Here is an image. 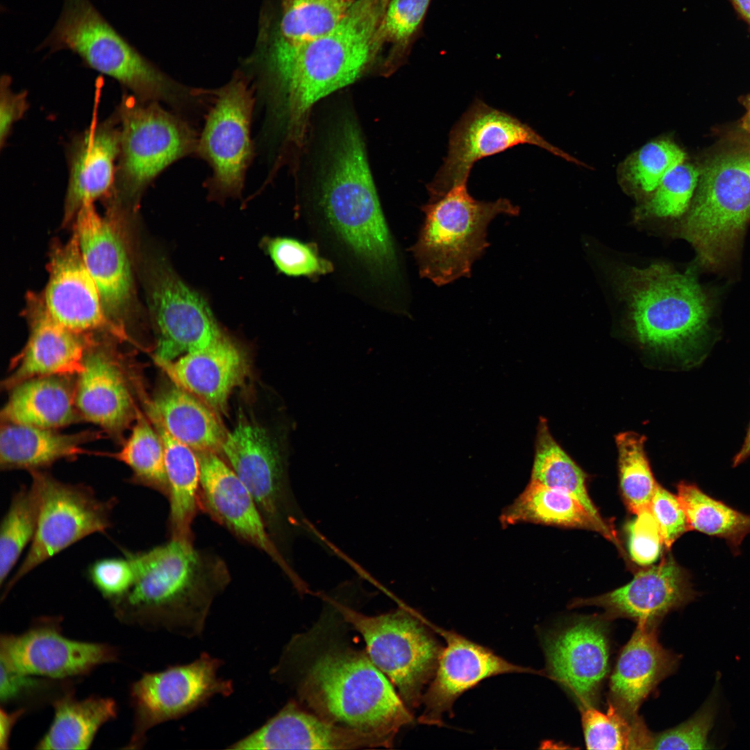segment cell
Here are the masks:
<instances>
[{
    "mask_svg": "<svg viewBox=\"0 0 750 750\" xmlns=\"http://www.w3.org/2000/svg\"><path fill=\"white\" fill-rule=\"evenodd\" d=\"M684 152L667 139L652 140L630 155L620 167L623 185L639 197L647 199L672 168L685 160Z\"/></svg>",
    "mask_w": 750,
    "mask_h": 750,
    "instance_id": "42",
    "label": "cell"
},
{
    "mask_svg": "<svg viewBox=\"0 0 750 750\" xmlns=\"http://www.w3.org/2000/svg\"><path fill=\"white\" fill-rule=\"evenodd\" d=\"M680 658L659 643L656 622H638L610 676L609 704L627 720L640 719V705L661 681L676 671Z\"/></svg>",
    "mask_w": 750,
    "mask_h": 750,
    "instance_id": "27",
    "label": "cell"
},
{
    "mask_svg": "<svg viewBox=\"0 0 750 750\" xmlns=\"http://www.w3.org/2000/svg\"><path fill=\"white\" fill-rule=\"evenodd\" d=\"M12 79L5 74L0 82V146L2 149L11 133L15 122L22 119L29 104L25 91L15 92L11 88Z\"/></svg>",
    "mask_w": 750,
    "mask_h": 750,
    "instance_id": "51",
    "label": "cell"
},
{
    "mask_svg": "<svg viewBox=\"0 0 750 750\" xmlns=\"http://www.w3.org/2000/svg\"><path fill=\"white\" fill-rule=\"evenodd\" d=\"M49 257V278L42 296L53 317L79 335L105 330L125 338L126 332L114 325L104 312L75 231L66 242L55 241Z\"/></svg>",
    "mask_w": 750,
    "mask_h": 750,
    "instance_id": "20",
    "label": "cell"
},
{
    "mask_svg": "<svg viewBox=\"0 0 750 750\" xmlns=\"http://www.w3.org/2000/svg\"><path fill=\"white\" fill-rule=\"evenodd\" d=\"M167 431L195 452L220 453L227 431L217 412L174 383L148 404Z\"/></svg>",
    "mask_w": 750,
    "mask_h": 750,
    "instance_id": "31",
    "label": "cell"
},
{
    "mask_svg": "<svg viewBox=\"0 0 750 750\" xmlns=\"http://www.w3.org/2000/svg\"><path fill=\"white\" fill-rule=\"evenodd\" d=\"M196 453L200 467L199 509L268 556L300 594L308 593V584L273 541L253 497L229 465L217 453Z\"/></svg>",
    "mask_w": 750,
    "mask_h": 750,
    "instance_id": "18",
    "label": "cell"
},
{
    "mask_svg": "<svg viewBox=\"0 0 750 750\" xmlns=\"http://www.w3.org/2000/svg\"><path fill=\"white\" fill-rule=\"evenodd\" d=\"M356 0H285L278 33L272 43L295 46L335 28Z\"/></svg>",
    "mask_w": 750,
    "mask_h": 750,
    "instance_id": "39",
    "label": "cell"
},
{
    "mask_svg": "<svg viewBox=\"0 0 750 750\" xmlns=\"http://www.w3.org/2000/svg\"><path fill=\"white\" fill-rule=\"evenodd\" d=\"M30 473L39 497L37 530L4 594L48 559L92 534L105 533L112 524L115 499L101 500L89 486L62 482L44 470Z\"/></svg>",
    "mask_w": 750,
    "mask_h": 750,
    "instance_id": "13",
    "label": "cell"
},
{
    "mask_svg": "<svg viewBox=\"0 0 750 750\" xmlns=\"http://www.w3.org/2000/svg\"><path fill=\"white\" fill-rule=\"evenodd\" d=\"M428 625L445 640L434 676L424 693V708L418 721L427 725L442 726V717L451 712L453 703L465 691L490 676L506 673H535L527 667L512 664L490 649L461 635Z\"/></svg>",
    "mask_w": 750,
    "mask_h": 750,
    "instance_id": "22",
    "label": "cell"
},
{
    "mask_svg": "<svg viewBox=\"0 0 750 750\" xmlns=\"http://www.w3.org/2000/svg\"><path fill=\"white\" fill-rule=\"evenodd\" d=\"M124 209L109 201L106 214L101 215L94 203H87L78 212L74 226L104 312L124 331L126 323L140 312L130 246L120 224Z\"/></svg>",
    "mask_w": 750,
    "mask_h": 750,
    "instance_id": "15",
    "label": "cell"
},
{
    "mask_svg": "<svg viewBox=\"0 0 750 750\" xmlns=\"http://www.w3.org/2000/svg\"><path fill=\"white\" fill-rule=\"evenodd\" d=\"M52 723L37 745L38 749H88L99 728L117 715L110 698L78 700L70 694L53 703Z\"/></svg>",
    "mask_w": 750,
    "mask_h": 750,
    "instance_id": "35",
    "label": "cell"
},
{
    "mask_svg": "<svg viewBox=\"0 0 750 750\" xmlns=\"http://www.w3.org/2000/svg\"><path fill=\"white\" fill-rule=\"evenodd\" d=\"M24 316L29 336L21 352L12 362L11 372L3 382L11 390L33 378L80 374L84 369L85 335L77 334L56 320L49 312L43 296L26 295Z\"/></svg>",
    "mask_w": 750,
    "mask_h": 750,
    "instance_id": "24",
    "label": "cell"
},
{
    "mask_svg": "<svg viewBox=\"0 0 750 750\" xmlns=\"http://www.w3.org/2000/svg\"><path fill=\"white\" fill-rule=\"evenodd\" d=\"M119 123V153L109 197L135 212L142 195L170 165L197 153L198 136L178 113L160 103L124 94L115 111Z\"/></svg>",
    "mask_w": 750,
    "mask_h": 750,
    "instance_id": "10",
    "label": "cell"
},
{
    "mask_svg": "<svg viewBox=\"0 0 750 750\" xmlns=\"http://www.w3.org/2000/svg\"><path fill=\"white\" fill-rule=\"evenodd\" d=\"M503 526L534 523L599 533L619 547L613 530L599 524L572 494L529 481L524 490L502 512Z\"/></svg>",
    "mask_w": 750,
    "mask_h": 750,
    "instance_id": "34",
    "label": "cell"
},
{
    "mask_svg": "<svg viewBox=\"0 0 750 750\" xmlns=\"http://www.w3.org/2000/svg\"><path fill=\"white\" fill-rule=\"evenodd\" d=\"M634 515L626 527L629 555L638 565L649 566L659 558L664 541L649 508Z\"/></svg>",
    "mask_w": 750,
    "mask_h": 750,
    "instance_id": "48",
    "label": "cell"
},
{
    "mask_svg": "<svg viewBox=\"0 0 750 750\" xmlns=\"http://www.w3.org/2000/svg\"><path fill=\"white\" fill-rule=\"evenodd\" d=\"M606 617H581L547 633L543 648L549 677L577 701L593 706L609 669Z\"/></svg>",
    "mask_w": 750,
    "mask_h": 750,
    "instance_id": "19",
    "label": "cell"
},
{
    "mask_svg": "<svg viewBox=\"0 0 750 750\" xmlns=\"http://www.w3.org/2000/svg\"><path fill=\"white\" fill-rule=\"evenodd\" d=\"M88 577L94 588L112 602L131 589L135 581V571L126 556L124 558H105L89 566Z\"/></svg>",
    "mask_w": 750,
    "mask_h": 750,
    "instance_id": "49",
    "label": "cell"
},
{
    "mask_svg": "<svg viewBox=\"0 0 750 750\" xmlns=\"http://www.w3.org/2000/svg\"><path fill=\"white\" fill-rule=\"evenodd\" d=\"M535 145L567 161L584 165L552 145L528 124L476 99L451 129L443 163L428 185L429 196L467 183L474 163L519 144Z\"/></svg>",
    "mask_w": 750,
    "mask_h": 750,
    "instance_id": "16",
    "label": "cell"
},
{
    "mask_svg": "<svg viewBox=\"0 0 750 750\" xmlns=\"http://www.w3.org/2000/svg\"><path fill=\"white\" fill-rule=\"evenodd\" d=\"M155 361L173 383L222 413L226 412L231 394L249 372L244 351L225 334L209 347L176 360Z\"/></svg>",
    "mask_w": 750,
    "mask_h": 750,
    "instance_id": "28",
    "label": "cell"
},
{
    "mask_svg": "<svg viewBox=\"0 0 750 750\" xmlns=\"http://www.w3.org/2000/svg\"><path fill=\"white\" fill-rule=\"evenodd\" d=\"M750 220V154L731 153L703 170L678 235L694 248L699 264L722 271L737 258Z\"/></svg>",
    "mask_w": 750,
    "mask_h": 750,
    "instance_id": "9",
    "label": "cell"
},
{
    "mask_svg": "<svg viewBox=\"0 0 750 750\" xmlns=\"http://www.w3.org/2000/svg\"><path fill=\"white\" fill-rule=\"evenodd\" d=\"M699 171L684 162L664 176L656 190L640 208L643 217L676 218L686 213L697 187Z\"/></svg>",
    "mask_w": 750,
    "mask_h": 750,
    "instance_id": "44",
    "label": "cell"
},
{
    "mask_svg": "<svg viewBox=\"0 0 750 750\" xmlns=\"http://www.w3.org/2000/svg\"><path fill=\"white\" fill-rule=\"evenodd\" d=\"M260 244L278 271L287 276L313 278L333 270L332 262L319 255L315 244L286 237L266 236Z\"/></svg>",
    "mask_w": 750,
    "mask_h": 750,
    "instance_id": "45",
    "label": "cell"
},
{
    "mask_svg": "<svg viewBox=\"0 0 750 750\" xmlns=\"http://www.w3.org/2000/svg\"><path fill=\"white\" fill-rule=\"evenodd\" d=\"M110 645L65 637L56 622H42L17 635L1 638L0 660L26 674L64 678L88 674L96 667L115 661Z\"/></svg>",
    "mask_w": 750,
    "mask_h": 750,
    "instance_id": "21",
    "label": "cell"
},
{
    "mask_svg": "<svg viewBox=\"0 0 750 750\" xmlns=\"http://www.w3.org/2000/svg\"><path fill=\"white\" fill-rule=\"evenodd\" d=\"M78 376L75 402L81 415L119 435L135 419L138 409L117 362L102 350L86 351L84 369Z\"/></svg>",
    "mask_w": 750,
    "mask_h": 750,
    "instance_id": "29",
    "label": "cell"
},
{
    "mask_svg": "<svg viewBox=\"0 0 750 750\" xmlns=\"http://www.w3.org/2000/svg\"><path fill=\"white\" fill-rule=\"evenodd\" d=\"M750 457V422L744 442L733 459V467H737Z\"/></svg>",
    "mask_w": 750,
    "mask_h": 750,
    "instance_id": "54",
    "label": "cell"
},
{
    "mask_svg": "<svg viewBox=\"0 0 750 750\" xmlns=\"http://www.w3.org/2000/svg\"><path fill=\"white\" fill-rule=\"evenodd\" d=\"M735 6L750 24V0H733Z\"/></svg>",
    "mask_w": 750,
    "mask_h": 750,
    "instance_id": "55",
    "label": "cell"
},
{
    "mask_svg": "<svg viewBox=\"0 0 750 750\" xmlns=\"http://www.w3.org/2000/svg\"><path fill=\"white\" fill-rule=\"evenodd\" d=\"M430 1L390 0L375 34V53L385 43L405 47L419 27Z\"/></svg>",
    "mask_w": 750,
    "mask_h": 750,
    "instance_id": "47",
    "label": "cell"
},
{
    "mask_svg": "<svg viewBox=\"0 0 750 750\" xmlns=\"http://www.w3.org/2000/svg\"><path fill=\"white\" fill-rule=\"evenodd\" d=\"M320 203L335 232L374 274L388 275L397 258L359 128L351 119L331 134Z\"/></svg>",
    "mask_w": 750,
    "mask_h": 750,
    "instance_id": "3",
    "label": "cell"
},
{
    "mask_svg": "<svg viewBox=\"0 0 750 750\" xmlns=\"http://www.w3.org/2000/svg\"><path fill=\"white\" fill-rule=\"evenodd\" d=\"M717 688H714L701 708L687 721L653 735L651 749H710L708 735L717 712Z\"/></svg>",
    "mask_w": 750,
    "mask_h": 750,
    "instance_id": "46",
    "label": "cell"
},
{
    "mask_svg": "<svg viewBox=\"0 0 750 750\" xmlns=\"http://www.w3.org/2000/svg\"><path fill=\"white\" fill-rule=\"evenodd\" d=\"M213 94L196 153L211 169L206 184L210 199L222 201L239 197L244 188L253 155L251 125L255 99L241 74Z\"/></svg>",
    "mask_w": 750,
    "mask_h": 750,
    "instance_id": "14",
    "label": "cell"
},
{
    "mask_svg": "<svg viewBox=\"0 0 750 750\" xmlns=\"http://www.w3.org/2000/svg\"><path fill=\"white\" fill-rule=\"evenodd\" d=\"M300 700L332 724L392 742L412 716L367 652L329 649L316 657L298 685Z\"/></svg>",
    "mask_w": 750,
    "mask_h": 750,
    "instance_id": "4",
    "label": "cell"
},
{
    "mask_svg": "<svg viewBox=\"0 0 750 750\" xmlns=\"http://www.w3.org/2000/svg\"><path fill=\"white\" fill-rule=\"evenodd\" d=\"M119 143L120 128L115 111L72 140L67 153L69 179L64 225L74 220L84 205L110 195L115 179Z\"/></svg>",
    "mask_w": 750,
    "mask_h": 750,
    "instance_id": "25",
    "label": "cell"
},
{
    "mask_svg": "<svg viewBox=\"0 0 750 750\" xmlns=\"http://www.w3.org/2000/svg\"><path fill=\"white\" fill-rule=\"evenodd\" d=\"M676 489L690 530L724 539L738 555L743 540L750 534V515L710 497L694 483L681 481Z\"/></svg>",
    "mask_w": 750,
    "mask_h": 750,
    "instance_id": "37",
    "label": "cell"
},
{
    "mask_svg": "<svg viewBox=\"0 0 750 750\" xmlns=\"http://www.w3.org/2000/svg\"><path fill=\"white\" fill-rule=\"evenodd\" d=\"M613 272L640 342L680 355L704 339L710 305L693 272L681 273L661 262L644 268L618 266Z\"/></svg>",
    "mask_w": 750,
    "mask_h": 750,
    "instance_id": "5",
    "label": "cell"
},
{
    "mask_svg": "<svg viewBox=\"0 0 750 750\" xmlns=\"http://www.w3.org/2000/svg\"><path fill=\"white\" fill-rule=\"evenodd\" d=\"M100 438L99 431L64 434L55 429L2 422L0 467L6 471L44 470L60 460L88 453L83 445Z\"/></svg>",
    "mask_w": 750,
    "mask_h": 750,
    "instance_id": "30",
    "label": "cell"
},
{
    "mask_svg": "<svg viewBox=\"0 0 750 750\" xmlns=\"http://www.w3.org/2000/svg\"><path fill=\"white\" fill-rule=\"evenodd\" d=\"M742 128L747 132L750 133V106L749 108L743 119Z\"/></svg>",
    "mask_w": 750,
    "mask_h": 750,
    "instance_id": "56",
    "label": "cell"
},
{
    "mask_svg": "<svg viewBox=\"0 0 750 750\" xmlns=\"http://www.w3.org/2000/svg\"><path fill=\"white\" fill-rule=\"evenodd\" d=\"M587 478L585 473L552 436L547 419L540 417L530 481L569 492L599 524L613 530L592 502L588 491Z\"/></svg>",
    "mask_w": 750,
    "mask_h": 750,
    "instance_id": "36",
    "label": "cell"
},
{
    "mask_svg": "<svg viewBox=\"0 0 750 750\" xmlns=\"http://www.w3.org/2000/svg\"><path fill=\"white\" fill-rule=\"evenodd\" d=\"M588 749H649L653 735L641 719L628 721L609 704L607 714L593 706L581 709Z\"/></svg>",
    "mask_w": 750,
    "mask_h": 750,
    "instance_id": "43",
    "label": "cell"
},
{
    "mask_svg": "<svg viewBox=\"0 0 750 750\" xmlns=\"http://www.w3.org/2000/svg\"><path fill=\"white\" fill-rule=\"evenodd\" d=\"M148 413L164 446L171 539L193 541L192 524L199 509L200 467L197 454L171 435L152 411L148 410Z\"/></svg>",
    "mask_w": 750,
    "mask_h": 750,
    "instance_id": "33",
    "label": "cell"
},
{
    "mask_svg": "<svg viewBox=\"0 0 750 750\" xmlns=\"http://www.w3.org/2000/svg\"><path fill=\"white\" fill-rule=\"evenodd\" d=\"M326 598L362 636L371 660L394 685L406 706L418 707L442 649L427 620L406 608L369 616Z\"/></svg>",
    "mask_w": 750,
    "mask_h": 750,
    "instance_id": "11",
    "label": "cell"
},
{
    "mask_svg": "<svg viewBox=\"0 0 750 750\" xmlns=\"http://www.w3.org/2000/svg\"><path fill=\"white\" fill-rule=\"evenodd\" d=\"M390 0H356L331 31L295 46L272 43L270 83L265 90L272 112L281 113L288 140L300 142L308 114L321 99L354 82L376 53V32Z\"/></svg>",
    "mask_w": 750,
    "mask_h": 750,
    "instance_id": "1",
    "label": "cell"
},
{
    "mask_svg": "<svg viewBox=\"0 0 750 750\" xmlns=\"http://www.w3.org/2000/svg\"><path fill=\"white\" fill-rule=\"evenodd\" d=\"M43 49H48L49 53L72 51L85 67L115 79L142 101L180 110L197 103L201 96L200 91L177 84L160 71L90 0H64L55 26L37 47L38 51Z\"/></svg>",
    "mask_w": 750,
    "mask_h": 750,
    "instance_id": "6",
    "label": "cell"
},
{
    "mask_svg": "<svg viewBox=\"0 0 750 750\" xmlns=\"http://www.w3.org/2000/svg\"><path fill=\"white\" fill-rule=\"evenodd\" d=\"M645 437L626 431L616 435L619 487L624 501L633 514L649 508L658 483L645 450Z\"/></svg>",
    "mask_w": 750,
    "mask_h": 750,
    "instance_id": "40",
    "label": "cell"
},
{
    "mask_svg": "<svg viewBox=\"0 0 750 750\" xmlns=\"http://www.w3.org/2000/svg\"><path fill=\"white\" fill-rule=\"evenodd\" d=\"M125 555L135 581L112 601L122 620L192 638L200 635L215 599L229 584L226 562L195 548L193 541L170 539L145 551Z\"/></svg>",
    "mask_w": 750,
    "mask_h": 750,
    "instance_id": "2",
    "label": "cell"
},
{
    "mask_svg": "<svg viewBox=\"0 0 750 750\" xmlns=\"http://www.w3.org/2000/svg\"><path fill=\"white\" fill-rule=\"evenodd\" d=\"M142 276L158 338L154 360L173 361L224 335L205 298L179 276L162 253L150 252L144 258Z\"/></svg>",
    "mask_w": 750,
    "mask_h": 750,
    "instance_id": "12",
    "label": "cell"
},
{
    "mask_svg": "<svg viewBox=\"0 0 750 750\" xmlns=\"http://www.w3.org/2000/svg\"><path fill=\"white\" fill-rule=\"evenodd\" d=\"M222 665L204 652L190 663L144 674L131 688L134 728L127 748H141L153 726L187 715L216 695H230L232 682L218 676Z\"/></svg>",
    "mask_w": 750,
    "mask_h": 750,
    "instance_id": "17",
    "label": "cell"
},
{
    "mask_svg": "<svg viewBox=\"0 0 750 750\" xmlns=\"http://www.w3.org/2000/svg\"><path fill=\"white\" fill-rule=\"evenodd\" d=\"M698 596L690 573L669 553L658 565L638 572L626 585L603 594L575 599L569 606L600 607L606 619L657 623Z\"/></svg>",
    "mask_w": 750,
    "mask_h": 750,
    "instance_id": "23",
    "label": "cell"
},
{
    "mask_svg": "<svg viewBox=\"0 0 750 750\" xmlns=\"http://www.w3.org/2000/svg\"><path fill=\"white\" fill-rule=\"evenodd\" d=\"M467 185L429 196L422 208L425 217L411 251L420 276L438 286L470 277L473 264L490 245L487 229L491 221L499 215L517 216L520 211L505 198L477 200Z\"/></svg>",
    "mask_w": 750,
    "mask_h": 750,
    "instance_id": "7",
    "label": "cell"
},
{
    "mask_svg": "<svg viewBox=\"0 0 750 750\" xmlns=\"http://www.w3.org/2000/svg\"><path fill=\"white\" fill-rule=\"evenodd\" d=\"M667 549L685 533L690 531L683 508L676 496L658 485L649 505Z\"/></svg>",
    "mask_w": 750,
    "mask_h": 750,
    "instance_id": "50",
    "label": "cell"
},
{
    "mask_svg": "<svg viewBox=\"0 0 750 750\" xmlns=\"http://www.w3.org/2000/svg\"><path fill=\"white\" fill-rule=\"evenodd\" d=\"M35 486L22 487L13 496L0 530V583L8 578L22 551L35 536L39 515Z\"/></svg>",
    "mask_w": 750,
    "mask_h": 750,
    "instance_id": "41",
    "label": "cell"
},
{
    "mask_svg": "<svg viewBox=\"0 0 750 750\" xmlns=\"http://www.w3.org/2000/svg\"><path fill=\"white\" fill-rule=\"evenodd\" d=\"M1 681H0V698L1 701L10 702L19 698L22 694L36 688L40 685V682L33 678L32 675L22 673L8 665L5 662L0 660Z\"/></svg>",
    "mask_w": 750,
    "mask_h": 750,
    "instance_id": "52",
    "label": "cell"
},
{
    "mask_svg": "<svg viewBox=\"0 0 750 750\" xmlns=\"http://www.w3.org/2000/svg\"><path fill=\"white\" fill-rule=\"evenodd\" d=\"M392 744L387 738L328 722L292 701L264 725L228 749H357L389 748Z\"/></svg>",
    "mask_w": 750,
    "mask_h": 750,
    "instance_id": "26",
    "label": "cell"
},
{
    "mask_svg": "<svg viewBox=\"0 0 750 750\" xmlns=\"http://www.w3.org/2000/svg\"><path fill=\"white\" fill-rule=\"evenodd\" d=\"M24 712L23 710L7 712L1 710L0 715V747L1 749L7 748L11 729L17 719Z\"/></svg>",
    "mask_w": 750,
    "mask_h": 750,
    "instance_id": "53",
    "label": "cell"
},
{
    "mask_svg": "<svg viewBox=\"0 0 750 750\" xmlns=\"http://www.w3.org/2000/svg\"><path fill=\"white\" fill-rule=\"evenodd\" d=\"M120 461L132 471L129 482L147 487L167 497L165 450L154 426L138 410L130 436L115 453H98Z\"/></svg>",
    "mask_w": 750,
    "mask_h": 750,
    "instance_id": "38",
    "label": "cell"
},
{
    "mask_svg": "<svg viewBox=\"0 0 750 750\" xmlns=\"http://www.w3.org/2000/svg\"><path fill=\"white\" fill-rule=\"evenodd\" d=\"M253 497L273 541L292 564L294 540L326 538L303 515L291 488L285 447L262 426L245 418L227 432L221 451Z\"/></svg>",
    "mask_w": 750,
    "mask_h": 750,
    "instance_id": "8",
    "label": "cell"
},
{
    "mask_svg": "<svg viewBox=\"0 0 750 750\" xmlns=\"http://www.w3.org/2000/svg\"><path fill=\"white\" fill-rule=\"evenodd\" d=\"M63 377H35L12 388L2 422L56 429L76 421V390Z\"/></svg>",
    "mask_w": 750,
    "mask_h": 750,
    "instance_id": "32",
    "label": "cell"
}]
</instances>
